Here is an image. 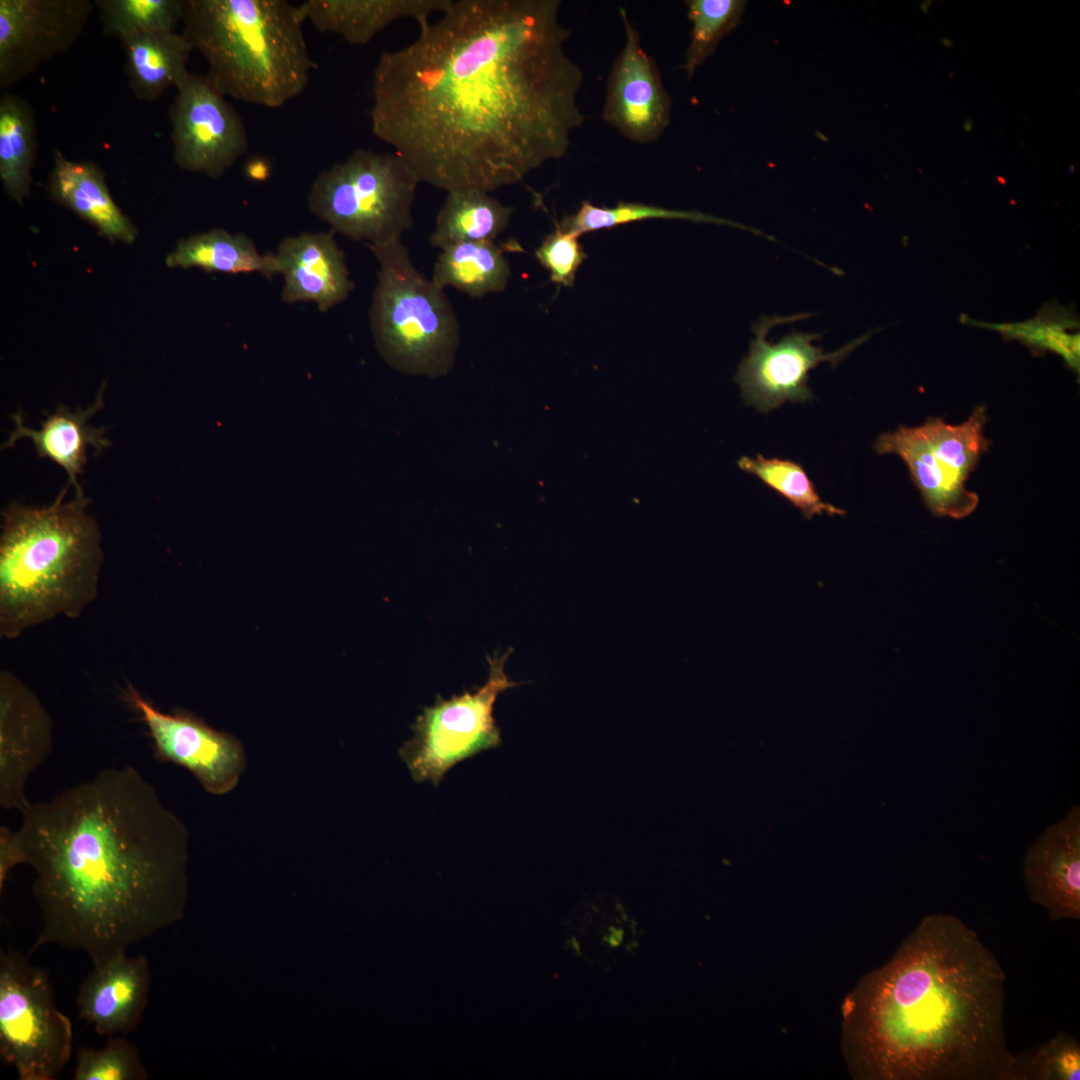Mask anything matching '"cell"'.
I'll return each instance as SVG.
<instances>
[{"instance_id":"cell-1","label":"cell","mask_w":1080,"mask_h":1080,"mask_svg":"<svg viewBox=\"0 0 1080 1080\" xmlns=\"http://www.w3.org/2000/svg\"><path fill=\"white\" fill-rule=\"evenodd\" d=\"M559 0H449L372 76L373 134L420 182L487 192L563 157L585 116Z\"/></svg>"},{"instance_id":"cell-2","label":"cell","mask_w":1080,"mask_h":1080,"mask_svg":"<svg viewBox=\"0 0 1080 1080\" xmlns=\"http://www.w3.org/2000/svg\"><path fill=\"white\" fill-rule=\"evenodd\" d=\"M21 814L41 914L32 953L53 944L94 964L180 916L189 834L133 766L104 769Z\"/></svg>"},{"instance_id":"cell-3","label":"cell","mask_w":1080,"mask_h":1080,"mask_svg":"<svg viewBox=\"0 0 1080 1080\" xmlns=\"http://www.w3.org/2000/svg\"><path fill=\"white\" fill-rule=\"evenodd\" d=\"M1006 974L959 917L922 918L849 997L845 1045L865 1080H1014Z\"/></svg>"},{"instance_id":"cell-4","label":"cell","mask_w":1080,"mask_h":1080,"mask_svg":"<svg viewBox=\"0 0 1080 1080\" xmlns=\"http://www.w3.org/2000/svg\"><path fill=\"white\" fill-rule=\"evenodd\" d=\"M1 512L0 637L15 639L57 616L77 619L96 599L103 562L101 533L89 500Z\"/></svg>"},{"instance_id":"cell-5","label":"cell","mask_w":1080,"mask_h":1080,"mask_svg":"<svg viewBox=\"0 0 1080 1080\" xmlns=\"http://www.w3.org/2000/svg\"><path fill=\"white\" fill-rule=\"evenodd\" d=\"M303 23L286 0H183L181 33L226 97L279 108L305 90L315 66Z\"/></svg>"},{"instance_id":"cell-6","label":"cell","mask_w":1080,"mask_h":1080,"mask_svg":"<svg viewBox=\"0 0 1080 1080\" xmlns=\"http://www.w3.org/2000/svg\"><path fill=\"white\" fill-rule=\"evenodd\" d=\"M368 248L379 265L370 324L381 356L405 374H447L455 362L459 323L443 289L416 269L401 240Z\"/></svg>"},{"instance_id":"cell-7","label":"cell","mask_w":1080,"mask_h":1080,"mask_svg":"<svg viewBox=\"0 0 1080 1080\" xmlns=\"http://www.w3.org/2000/svg\"><path fill=\"white\" fill-rule=\"evenodd\" d=\"M419 183L397 153L357 149L317 175L308 208L333 232L367 245L386 244L411 229Z\"/></svg>"},{"instance_id":"cell-8","label":"cell","mask_w":1080,"mask_h":1080,"mask_svg":"<svg viewBox=\"0 0 1080 1080\" xmlns=\"http://www.w3.org/2000/svg\"><path fill=\"white\" fill-rule=\"evenodd\" d=\"M70 1019L47 971L14 949L0 952V1057L20 1080H53L72 1055Z\"/></svg>"},{"instance_id":"cell-9","label":"cell","mask_w":1080,"mask_h":1080,"mask_svg":"<svg viewBox=\"0 0 1080 1080\" xmlns=\"http://www.w3.org/2000/svg\"><path fill=\"white\" fill-rule=\"evenodd\" d=\"M986 409L975 408L967 420L949 424L931 417L916 427L899 426L882 433L874 444L880 454L899 456L909 469L924 503L935 515L961 519L979 503L966 482L987 451Z\"/></svg>"},{"instance_id":"cell-10","label":"cell","mask_w":1080,"mask_h":1080,"mask_svg":"<svg viewBox=\"0 0 1080 1080\" xmlns=\"http://www.w3.org/2000/svg\"><path fill=\"white\" fill-rule=\"evenodd\" d=\"M511 652L487 657L488 679L483 686L449 699L437 696L434 705L422 709L412 725L413 737L399 749L414 781L438 786L459 762L502 743L494 704L500 693L525 683L505 673Z\"/></svg>"},{"instance_id":"cell-11","label":"cell","mask_w":1080,"mask_h":1080,"mask_svg":"<svg viewBox=\"0 0 1080 1080\" xmlns=\"http://www.w3.org/2000/svg\"><path fill=\"white\" fill-rule=\"evenodd\" d=\"M811 314L764 316L753 326L755 334L749 354L740 363L735 381L746 405L767 413L786 402L804 403L813 397L808 386L809 373L821 362L838 364L869 336L857 338L844 347L824 353L812 342L818 334L793 331L779 342L766 340L775 325L808 318Z\"/></svg>"},{"instance_id":"cell-12","label":"cell","mask_w":1080,"mask_h":1080,"mask_svg":"<svg viewBox=\"0 0 1080 1080\" xmlns=\"http://www.w3.org/2000/svg\"><path fill=\"white\" fill-rule=\"evenodd\" d=\"M176 91L169 108L174 162L218 178L248 150L242 118L207 75L190 72Z\"/></svg>"},{"instance_id":"cell-13","label":"cell","mask_w":1080,"mask_h":1080,"mask_svg":"<svg viewBox=\"0 0 1080 1080\" xmlns=\"http://www.w3.org/2000/svg\"><path fill=\"white\" fill-rule=\"evenodd\" d=\"M124 695L146 725L158 761L186 768L210 794L223 795L237 786L246 759L235 736L212 728L189 711H160L131 683Z\"/></svg>"},{"instance_id":"cell-14","label":"cell","mask_w":1080,"mask_h":1080,"mask_svg":"<svg viewBox=\"0 0 1080 1080\" xmlns=\"http://www.w3.org/2000/svg\"><path fill=\"white\" fill-rule=\"evenodd\" d=\"M94 8L90 0H0V88L67 53Z\"/></svg>"},{"instance_id":"cell-15","label":"cell","mask_w":1080,"mask_h":1080,"mask_svg":"<svg viewBox=\"0 0 1080 1080\" xmlns=\"http://www.w3.org/2000/svg\"><path fill=\"white\" fill-rule=\"evenodd\" d=\"M619 13L625 42L609 73L602 117L629 140L650 143L668 126L672 100L626 10L620 8Z\"/></svg>"},{"instance_id":"cell-16","label":"cell","mask_w":1080,"mask_h":1080,"mask_svg":"<svg viewBox=\"0 0 1080 1080\" xmlns=\"http://www.w3.org/2000/svg\"><path fill=\"white\" fill-rule=\"evenodd\" d=\"M53 722L36 694L14 673L0 672V806L29 804L25 786L52 750Z\"/></svg>"},{"instance_id":"cell-17","label":"cell","mask_w":1080,"mask_h":1080,"mask_svg":"<svg viewBox=\"0 0 1080 1080\" xmlns=\"http://www.w3.org/2000/svg\"><path fill=\"white\" fill-rule=\"evenodd\" d=\"M150 969L144 955L116 953L93 964L79 986V1017L102 1036L135 1030L148 1002Z\"/></svg>"},{"instance_id":"cell-18","label":"cell","mask_w":1080,"mask_h":1080,"mask_svg":"<svg viewBox=\"0 0 1080 1080\" xmlns=\"http://www.w3.org/2000/svg\"><path fill=\"white\" fill-rule=\"evenodd\" d=\"M1023 876L1033 903L1053 921L1080 919V809L1074 806L1027 850Z\"/></svg>"},{"instance_id":"cell-19","label":"cell","mask_w":1080,"mask_h":1080,"mask_svg":"<svg viewBox=\"0 0 1080 1080\" xmlns=\"http://www.w3.org/2000/svg\"><path fill=\"white\" fill-rule=\"evenodd\" d=\"M274 255L276 272L284 278L285 303L313 302L326 312L345 301L354 289L333 231L286 237Z\"/></svg>"},{"instance_id":"cell-20","label":"cell","mask_w":1080,"mask_h":1080,"mask_svg":"<svg viewBox=\"0 0 1080 1080\" xmlns=\"http://www.w3.org/2000/svg\"><path fill=\"white\" fill-rule=\"evenodd\" d=\"M104 388L105 383L102 384L94 403L86 410L78 408L71 411L59 404L53 413L47 414L40 429L27 427L22 411L18 409L11 416L14 429L2 447L11 448L22 438L29 439L40 457L48 458L64 469L68 476L66 486L69 488L73 485L76 496L85 497L78 483V476L84 472L88 451L93 449L95 454H99L111 444L104 435V428L89 424V419L104 407Z\"/></svg>"},{"instance_id":"cell-21","label":"cell","mask_w":1080,"mask_h":1080,"mask_svg":"<svg viewBox=\"0 0 1080 1080\" xmlns=\"http://www.w3.org/2000/svg\"><path fill=\"white\" fill-rule=\"evenodd\" d=\"M47 190L52 200L68 208L109 241L132 244L137 228L113 200L103 170L92 161L72 160L59 149Z\"/></svg>"},{"instance_id":"cell-22","label":"cell","mask_w":1080,"mask_h":1080,"mask_svg":"<svg viewBox=\"0 0 1080 1080\" xmlns=\"http://www.w3.org/2000/svg\"><path fill=\"white\" fill-rule=\"evenodd\" d=\"M449 0H307L298 5L303 21L320 33H334L352 45H366L394 21L410 18L419 27Z\"/></svg>"},{"instance_id":"cell-23","label":"cell","mask_w":1080,"mask_h":1080,"mask_svg":"<svg viewBox=\"0 0 1080 1080\" xmlns=\"http://www.w3.org/2000/svg\"><path fill=\"white\" fill-rule=\"evenodd\" d=\"M128 85L141 101H156L169 88L187 78L191 44L182 33L158 31L131 36L121 42Z\"/></svg>"},{"instance_id":"cell-24","label":"cell","mask_w":1080,"mask_h":1080,"mask_svg":"<svg viewBox=\"0 0 1080 1080\" xmlns=\"http://www.w3.org/2000/svg\"><path fill=\"white\" fill-rule=\"evenodd\" d=\"M165 262L170 268L230 274L257 272L266 278L277 273L274 253L261 254L247 235L222 228L180 239Z\"/></svg>"},{"instance_id":"cell-25","label":"cell","mask_w":1080,"mask_h":1080,"mask_svg":"<svg viewBox=\"0 0 1080 1080\" xmlns=\"http://www.w3.org/2000/svg\"><path fill=\"white\" fill-rule=\"evenodd\" d=\"M37 134L31 104L18 94L4 91L0 96V179L7 195L20 205L30 196Z\"/></svg>"},{"instance_id":"cell-26","label":"cell","mask_w":1080,"mask_h":1080,"mask_svg":"<svg viewBox=\"0 0 1080 1080\" xmlns=\"http://www.w3.org/2000/svg\"><path fill=\"white\" fill-rule=\"evenodd\" d=\"M512 213L513 208L502 204L484 190L447 192L437 214L430 242L443 249L461 242L495 241L508 226Z\"/></svg>"},{"instance_id":"cell-27","label":"cell","mask_w":1080,"mask_h":1080,"mask_svg":"<svg viewBox=\"0 0 1080 1080\" xmlns=\"http://www.w3.org/2000/svg\"><path fill=\"white\" fill-rule=\"evenodd\" d=\"M510 276L504 249L495 241L461 242L441 249L432 281L471 297L503 291Z\"/></svg>"},{"instance_id":"cell-28","label":"cell","mask_w":1080,"mask_h":1080,"mask_svg":"<svg viewBox=\"0 0 1080 1080\" xmlns=\"http://www.w3.org/2000/svg\"><path fill=\"white\" fill-rule=\"evenodd\" d=\"M102 32L123 40L142 33L176 31L183 0H94Z\"/></svg>"},{"instance_id":"cell-29","label":"cell","mask_w":1080,"mask_h":1080,"mask_svg":"<svg viewBox=\"0 0 1080 1080\" xmlns=\"http://www.w3.org/2000/svg\"><path fill=\"white\" fill-rule=\"evenodd\" d=\"M647 219H681L696 223L731 225L763 235L762 232L743 224L699 211L675 210L633 202H619L614 207H598L589 201H583L577 212L565 217L558 225L563 230L579 237L586 232L610 229L621 224Z\"/></svg>"},{"instance_id":"cell-30","label":"cell","mask_w":1080,"mask_h":1080,"mask_svg":"<svg viewBox=\"0 0 1080 1080\" xmlns=\"http://www.w3.org/2000/svg\"><path fill=\"white\" fill-rule=\"evenodd\" d=\"M738 467L755 475L769 488L788 500L811 519L814 515H843L844 510L824 502L815 489L804 468L788 459L765 458L758 454L756 458L743 456Z\"/></svg>"},{"instance_id":"cell-31","label":"cell","mask_w":1080,"mask_h":1080,"mask_svg":"<svg viewBox=\"0 0 1080 1080\" xmlns=\"http://www.w3.org/2000/svg\"><path fill=\"white\" fill-rule=\"evenodd\" d=\"M979 324L997 330L1006 339H1018L1030 347L1054 351L1075 369L1079 366V334L1070 333L1078 327V319L1067 307L1051 303L1024 322Z\"/></svg>"},{"instance_id":"cell-32","label":"cell","mask_w":1080,"mask_h":1080,"mask_svg":"<svg viewBox=\"0 0 1080 1080\" xmlns=\"http://www.w3.org/2000/svg\"><path fill=\"white\" fill-rule=\"evenodd\" d=\"M743 0H689L687 16L692 22L691 40L683 68L691 78L717 48L722 38L740 22L746 7Z\"/></svg>"},{"instance_id":"cell-33","label":"cell","mask_w":1080,"mask_h":1080,"mask_svg":"<svg viewBox=\"0 0 1080 1080\" xmlns=\"http://www.w3.org/2000/svg\"><path fill=\"white\" fill-rule=\"evenodd\" d=\"M1080 1043L1061 1030L1033 1050L1016 1054L1014 1080H1079Z\"/></svg>"},{"instance_id":"cell-34","label":"cell","mask_w":1080,"mask_h":1080,"mask_svg":"<svg viewBox=\"0 0 1080 1080\" xmlns=\"http://www.w3.org/2000/svg\"><path fill=\"white\" fill-rule=\"evenodd\" d=\"M100 1049L78 1050L74 1080H147L148 1072L135 1045L117 1035Z\"/></svg>"},{"instance_id":"cell-35","label":"cell","mask_w":1080,"mask_h":1080,"mask_svg":"<svg viewBox=\"0 0 1080 1080\" xmlns=\"http://www.w3.org/2000/svg\"><path fill=\"white\" fill-rule=\"evenodd\" d=\"M578 238L557 225L536 250V258L549 271L552 282L573 285L578 268L586 258Z\"/></svg>"},{"instance_id":"cell-36","label":"cell","mask_w":1080,"mask_h":1080,"mask_svg":"<svg viewBox=\"0 0 1080 1080\" xmlns=\"http://www.w3.org/2000/svg\"><path fill=\"white\" fill-rule=\"evenodd\" d=\"M23 864V851L18 830L5 825L0 827V891L2 892L9 872Z\"/></svg>"},{"instance_id":"cell-37","label":"cell","mask_w":1080,"mask_h":1080,"mask_svg":"<svg viewBox=\"0 0 1080 1080\" xmlns=\"http://www.w3.org/2000/svg\"><path fill=\"white\" fill-rule=\"evenodd\" d=\"M963 128L965 131L970 132L973 128V122L970 119H966L963 123Z\"/></svg>"},{"instance_id":"cell-38","label":"cell","mask_w":1080,"mask_h":1080,"mask_svg":"<svg viewBox=\"0 0 1080 1080\" xmlns=\"http://www.w3.org/2000/svg\"><path fill=\"white\" fill-rule=\"evenodd\" d=\"M940 41H941V43H942V44H943V45H944L945 47H951V46H952V42H951V40H949V39H948V38H946V37H945V38H942V39H941Z\"/></svg>"},{"instance_id":"cell-39","label":"cell","mask_w":1080,"mask_h":1080,"mask_svg":"<svg viewBox=\"0 0 1080 1080\" xmlns=\"http://www.w3.org/2000/svg\"><path fill=\"white\" fill-rule=\"evenodd\" d=\"M573 947H574L575 951H577V953L579 954L580 953L579 945H578V943H577V941L575 939L573 940Z\"/></svg>"}]
</instances>
